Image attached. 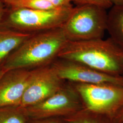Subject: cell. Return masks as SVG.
<instances>
[{"label":"cell","mask_w":123,"mask_h":123,"mask_svg":"<svg viewBox=\"0 0 123 123\" xmlns=\"http://www.w3.org/2000/svg\"><path fill=\"white\" fill-rule=\"evenodd\" d=\"M31 76V70L6 71L0 78V107L18 106L21 102Z\"/></svg>","instance_id":"9"},{"label":"cell","mask_w":123,"mask_h":123,"mask_svg":"<svg viewBox=\"0 0 123 123\" xmlns=\"http://www.w3.org/2000/svg\"><path fill=\"white\" fill-rule=\"evenodd\" d=\"M6 71L1 66L0 67V78H1V77L2 76V75L3 74L5 73V72Z\"/></svg>","instance_id":"22"},{"label":"cell","mask_w":123,"mask_h":123,"mask_svg":"<svg viewBox=\"0 0 123 123\" xmlns=\"http://www.w3.org/2000/svg\"><path fill=\"white\" fill-rule=\"evenodd\" d=\"M57 58L78 62L107 74L123 76V52L110 38L68 40Z\"/></svg>","instance_id":"2"},{"label":"cell","mask_w":123,"mask_h":123,"mask_svg":"<svg viewBox=\"0 0 123 123\" xmlns=\"http://www.w3.org/2000/svg\"><path fill=\"white\" fill-rule=\"evenodd\" d=\"M6 8V6L3 3L0 1V22L4 15Z\"/></svg>","instance_id":"19"},{"label":"cell","mask_w":123,"mask_h":123,"mask_svg":"<svg viewBox=\"0 0 123 123\" xmlns=\"http://www.w3.org/2000/svg\"><path fill=\"white\" fill-rule=\"evenodd\" d=\"M52 65L60 78L75 84H112L123 86V76L107 74L78 62L59 58Z\"/></svg>","instance_id":"8"},{"label":"cell","mask_w":123,"mask_h":123,"mask_svg":"<svg viewBox=\"0 0 123 123\" xmlns=\"http://www.w3.org/2000/svg\"><path fill=\"white\" fill-rule=\"evenodd\" d=\"M31 119L65 117L83 108L82 102L74 87L63 86L57 92L38 104L23 108Z\"/></svg>","instance_id":"6"},{"label":"cell","mask_w":123,"mask_h":123,"mask_svg":"<svg viewBox=\"0 0 123 123\" xmlns=\"http://www.w3.org/2000/svg\"><path fill=\"white\" fill-rule=\"evenodd\" d=\"M6 6L41 10L56 8L46 0H15L9 2L6 5Z\"/></svg>","instance_id":"14"},{"label":"cell","mask_w":123,"mask_h":123,"mask_svg":"<svg viewBox=\"0 0 123 123\" xmlns=\"http://www.w3.org/2000/svg\"><path fill=\"white\" fill-rule=\"evenodd\" d=\"M68 41L61 27L32 33L5 61L6 71L33 69L50 64L57 58Z\"/></svg>","instance_id":"1"},{"label":"cell","mask_w":123,"mask_h":123,"mask_svg":"<svg viewBox=\"0 0 123 123\" xmlns=\"http://www.w3.org/2000/svg\"><path fill=\"white\" fill-rule=\"evenodd\" d=\"M113 123H123V107L112 120Z\"/></svg>","instance_id":"18"},{"label":"cell","mask_w":123,"mask_h":123,"mask_svg":"<svg viewBox=\"0 0 123 123\" xmlns=\"http://www.w3.org/2000/svg\"><path fill=\"white\" fill-rule=\"evenodd\" d=\"M32 122L30 123H62L61 121L53 118L31 119Z\"/></svg>","instance_id":"17"},{"label":"cell","mask_w":123,"mask_h":123,"mask_svg":"<svg viewBox=\"0 0 123 123\" xmlns=\"http://www.w3.org/2000/svg\"><path fill=\"white\" fill-rule=\"evenodd\" d=\"M55 8H59L72 5L73 0H46Z\"/></svg>","instance_id":"16"},{"label":"cell","mask_w":123,"mask_h":123,"mask_svg":"<svg viewBox=\"0 0 123 123\" xmlns=\"http://www.w3.org/2000/svg\"><path fill=\"white\" fill-rule=\"evenodd\" d=\"M32 34L0 27V67Z\"/></svg>","instance_id":"10"},{"label":"cell","mask_w":123,"mask_h":123,"mask_svg":"<svg viewBox=\"0 0 123 123\" xmlns=\"http://www.w3.org/2000/svg\"><path fill=\"white\" fill-rule=\"evenodd\" d=\"M29 118L20 106L0 107V123H26Z\"/></svg>","instance_id":"12"},{"label":"cell","mask_w":123,"mask_h":123,"mask_svg":"<svg viewBox=\"0 0 123 123\" xmlns=\"http://www.w3.org/2000/svg\"><path fill=\"white\" fill-rule=\"evenodd\" d=\"M112 123H113V122H112Z\"/></svg>","instance_id":"23"},{"label":"cell","mask_w":123,"mask_h":123,"mask_svg":"<svg viewBox=\"0 0 123 123\" xmlns=\"http://www.w3.org/2000/svg\"><path fill=\"white\" fill-rule=\"evenodd\" d=\"M113 6H123V0H111Z\"/></svg>","instance_id":"20"},{"label":"cell","mask_w":123,"mask_h":123,"mask_svg":"<svg viewBox=\"0 0 123 123\" xmlns=\"http://www.w3.org/2000/svg\"><path fill=\"white\" fill-rule=\"evenodd\" d=\"M64 118L67 123H112L110 119L89 112L84 108Z\"/></svg>","instance_id":"13"},{"label":"cell","mask_w":123,"mask_h":123,"mask_svg":"<svg viewBox=\"0 0 123 123\" xmlns=\"http://www.w3.org/2000/svg\"><path fill=\"white\" fill-rule=\"evenodd\" d=\"M13 0H0V1L3 3L6 6L8 3H9V2Z\"/></svg>","instance_id":"21"},{"label":"cell","mask_w":123,"mask_h":123,"mask_svg":"<svg viewBox=\"0 0 123 123\" xmlns=\"http://www.w3.org/2000/svg\"><path fill=\"white\" fill-rule=\"evenodd\" d=\"M85 110L112 121L123 107V86L112 84H75Z\"/></svg>","instance_id":"5"},{"label":"cell","mask_w":123,"mask_h":123,"mask_svg":"<svg viewBox=\"0 0 123 123\" xmlns=\"http://www.w3.org/2000/svg\"><path fill=\"white\" fill-rule=\"evenodd\" d=\"M74 7L71 5L41 10L6 6L0 27L29 33L61 27Z\"/></svg>","instance_id":"3"},{"label":"cell","mask_w":123,"mask_h":123,"mask_svg":"<svg viewBox=\"0 0 123 123\" xmlns=\"http://www.w3.org/2000/svg\"><path fill=\"white\" fill-rule=\"evenodd\" d=\"M62 81L52 65L31 69V79L19 106L27 107L51 97L62 88Z\"/></svg>","instance_id":"7"},{"label":"cell","mask_w":123,"mask_h":123,"mask_svg":"<svg viewBox=\"0 0 123 123\" xmlns=\"http://www.w3.org/2000/svg\"><path fill=\"white\" fill-rule=\"evenodd\" d=\"M110 8L107 14L106 31L123 52V6H113Z\"/></svg>","instance_id":"11"},{"label":"cell","mask_w":123,"mask_h":123,"mask_svg":"<svg viewBox=\"0 0 123 123\" xmlns=\"http://www.w3.org/2000/svg\"><path fill=\"white\" fill-rule=\"evenodd\" d=\"M106 9L92 4L77 6L61 27L68 41L102 39L107 28Z\"/></svg>","instance_id":"4"},{"label":"cell","mask_w":123,"mask_h":123,"mask_svg":"<svg viewBox=\"0 0 123 123\" xmlns=\"http://www.w3.org/2000/svg\"><path fill=\"white\" fill-rule=\"evenodd\" d=\"M73 2L77 6L84 4L95 5L105 9L111 8L113 6L111 0H73Z\"/></svg>","instance_id":"15"}]
</instances>
